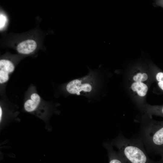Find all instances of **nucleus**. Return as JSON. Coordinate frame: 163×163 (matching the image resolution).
Listing matches in <instances>:
<instances>
[{"mask_svg": "<svg viewBox=\"0 0 163 163\" xmlns=\"http://www.w3.org/2000/svg\"><path fill=\"white\" fill-rule=\"evenodd\" d=\"M111 143L118 149L126 163H159L150 158L143 143L137 137L127 139L121 133Z\"/></svg>", "mask_w": 163, "mask_h": 163, "instance_id": "1", "label": "nucleus"}, {"mask_svg": "<svg viewBox=\"0 0 163 163\" xmlns=\"http://www.w3.org/2000/svg\"><path fill=\"white\" fill-rule=\"evenodd\" d=\"M140 125L136 137L142 141L148 153L159 155L163 150V121L144 119Z\"/></svg>", "mask_w": 163, "mask_h": 163, "instance_id": "2", "label": "nucleus"}, {"mask_svg": "<svg viewBox=\"0 0 163 163\" xmlns=\"http://www.w3.org/2000/svg\"><path fill=\"white\" fill-rule=\"evenodd\" d=\"M91 76L72 80L66 85V90L69 93L79 95L81 92L90 93L93 91L95 84Z\"/></svg>", "mask_w": 163, "mask_h": 163, "instance_id": "3", "label": "nucleus"}, {"mask_svg": "<svg viewBox=\"0 0 163 163\" xmlns=\"http://www.w3.org/2000/svg\"><path fill=\"white\" fill-rule=\"evenodd\" d=\"M15 69V66L10 60L7 59L0 60V84L6 83L9 79V75Z\"/></svg>", "mask_w": 163, "mask_h": 163, "instance_id": "4", "label": "nucleus"}, {"mask_svg": "<svg viewBox=\"0 0 163 163\" xmlns=\"http://www.w3.org/2000/svg\"><path fill=\"white\" fill-rule=\"evenodd\" d=\"M36 42L32 39H28L21 41L16 47L18 52L20 54H29L34 51L37 47Z\"/></svg>", "mask_w": 163, "mask_h": 163, "instance_id": "5", "label": "nucleus"}, {"mask_svg": "<svg viewBox=\"0 0 163 163\" xmlns=\"http://www.w3.org/2000/svg\"><path fill=\"white\" fill-rule=\"evenodd\" d=\"M40 96L37 93L31 94L29 98L24 103V107L26 111L31 112L34 111L37 107L41 102Z\"/></svg>", "mask_w": 163, "mask_h": 163, "instance_id": "6", "label": "nucleus"}, {"mask_svg": "<svg viewBox=\"0 0 163 163\" xmlns=\"http://www.w3.org/2000/svg\"><path fill=\"white\" fill-rule=\"evenodd\" d=\"M104 145L107 151L109 159V163H126L119 153L113 149V145L111 143H106Z\"/></svg>", "mask_w": 163, "mask_h": 163, "instance_id": "7", "label": "nucleus"}, {"mask_svg": "<svg viewBox=\"0 0 163 163\" xmlns=\"http://www.w3.org/2000/svg\"><path fill=\"white\" fill-rule=\"evenodd\" d=\"M132 90L136 92L137 94L141 97L145 96L148 91V87L145 84L142 82H135L131 86Z\"/></svg>", "mask_w": 163, "mask_h": 163, "instance_id": "8", "label": "nucleus"}, {"mask_svg": "<svg viewBox=\"0 0 163 163\" xmlns=\"http://www.w3.org/2000/svg\"><path fill=\"white\" fill-rule=\"evenodd\" d=\"M148 76L145 73H139L134 75L133 77V80L135 82H142L146 80Z\"/></svg>", "mask_w": 163, "mask_h": 163, "instance_id": "9", "label": "nucleus"}, {"mask_svg": "<svg viewBox=\"0 0 163 163\" xmlns=\"http://www.w3.org/2000/svg\"><path fill=\"white\" fill-rule=\"evenodd\" d=\"M7 21L6 16L4 14L1 13L0 15V29L2 30L5 27Z\"/></svg>", "mask_w": 163, "mask_h": 163, "instance_id": "10", "label": "nucleus"}, {"mask_svg": "<svg viewBox=\"0 0 163 163\" xmlns=\"http://www.w3.org/2000/svg\"><path fill=\"white\" fill-rule=\"evenodd\" d=\"M153 113L160 114L163 116V106L161 107H153L150 110Z\"/></svg>", "mask_w": 163, "mask_h": 163, "instance_id": "11", "label": "nucleus"}, {"mask_svg": "<svg viewBox=\"0 0 163 163\" xmlns=\"http://www.w3.org/2000/svg\"><path fill=\"white\" fill-rule=\"evenodd\" d=\"M156 79L158 82L163 81V73L159 72L156 75Z\"/></svg>", "mask_w": 163, "mask_h": 163, "instance_id": "12", "label": "nucleus"}, {"mask_svg": "<svg viewBox=\"0 0 163 163\" xmlns=\"http://www.w3.org/2000/svg\"><path fill=\"white\" fill-rule=\"evenodd\" d=\"M159 155L161 156V158L158 161L159 163H163V150L160 153Z\"/></svg>", "mask_w": 163, "mask_h": 163, "instance_id": "13", "label": "nucleus"}, {"mask_svg": "<svg viewBox=\"0 0 163 163\" xmlns=\"http://www.w3.org/2000/svg\"><path fill=\"white\" fill-rule=\"evenodd\" d=\"M158 85L160 88L163 91V81L158 82Z\"/></svg>", "mask_w": 163, "mask_h": 163, "instance_id": "14", "label": "nucleus"}, {"mask_svg": "<svg viewBox=\"0 0 163 163\" xmlns=\"http://www.w3.org/2000/svg\"><path fill=\"white\" fill-rule=\"evenodd\" d=\"M2 114V108L1 106L0 107V120L1 121Z\"/></svg>", "mask_w": 163, "mask_h": 163, "instance_id": "15", "label": "nucleus"}]
</instances>
